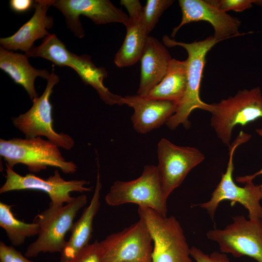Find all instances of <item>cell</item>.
Wrapping results in <instances>:
<instances>
[{"mask_svg": "<svg viewBox=\"0 0 262 262\" xmlns=\"http://www.w3.org/2000/svg\"><path fill=\"white\" fill-rule=\"evenodd\" d=\"M220 11L227 13L232 10L237 12L251 8L254 0H208Z\"/></svg>", "mask_w": 262, "mask_h": 262, "instance_id": "obj_27", "label": "cell"}, {"mask_svg": "<svg viewBox=\"0 0 262 262\" xmlns=\"http://www.w3.org/2000/svg\"><path fill=\"white\" fill-rule=\"evenodd\" d=\"M250 134L241 131L229 147V159L226 171L222 173L219 183L211 195L209 200L197 206L205 209L212 219L219 204L224 200L231 201V205L239 203L248 211L250 219H262V191L261 185H256L253 180L246 181L243 187L237 185L233 179V156L236 149L248 141Z\"/></svg>", "mask_w": 262, "mask_h": 262, "instance_id": "obj_4", "label": "cell"}, {"mask_svg": "<svg viewBox=\"0 0 262 262\" xmlns=\"http://www.w3.org/2000/svg\"><path fill=\"white\" fill-rule=\"evenodd\" d=\"M187 75L186 60L172 59L162 81L144 97L151 99L173 101L179 104L186 90Z\"/></svg>", "mask_w": 262, "mask_h": 262, "instance_id": "obj_21", "label": "cell"}, {"mask_svg": "<svg viewBox=\"0 0 262 262\" xmlns=\"http://www.w3.org/2000/svg\"><path fill=\"white\" fill-rule=\"evenodd\" d=\"M66 262H101L99 242L89 244Z\"/></svg>", "mask_w": 262, "mask_h": 262, "instance_id": "obj_26", "label": "cell"}, {"mask_svg": "<svg viewBox=\"0 0 262 262\" xmlns=\"http://www.w3.org/2000/svg\"><path fill=\"white\" fill-rule=\"evenodd\" d=\"M139 218L147 226L153 242L151 262H193L183 229L174 216H163L138 207Z\"/></svg>", "mask_w": 262, "mask_h": 262, "instance_id": "obj_6", "label": "cell"}, {"mask_svg": "<svg viewBox=\"0 0 262 262\" xmlns=\"http://www.w3.org/2000/svg\"><path fill=\"white\" fill-rule=\"evenodd\" d=\"M51 6V0H34L33 16L13 35L0 38V47L9 50L29 52L36 40L50 34L48 30L53 27L54 22L47 13Z\"/></svg>", "mask_w": 262, "mask_h": 262, "instance_id": "obj_17", "label": "cell"}, {"mask_svg": "<svg viewBox=\"0 0 262 262\" xmlns=\"http://www.w3.org/2000/svg\"><path fill=\"white\" fill-rule=\"evenodd\" d=\"M181 19L174 28L171 36L174 37L178 31L184 25L193 22L206 21L214 29L213 37L223 40L239 34L240 20L222 12L211 4L208 0H180Z\"/></svg>", "mask_w": 262, "mask_h": 262, "instance_id": "obj_14", "label": "cell"}, {"mask_svg": "<svg viewBox=\"0 0 262 262\" xmlns=\"http://www.w3.org/2000/svg\"><path fill=\"white\" fill-rule=\"evenodd\" d=\"M163 42L168 47L180 46L187 52V85L184 96L178 105L175 114L165 123L171 130L180 124L188 128L190 126L189 117L192 112L199 109L209 112L210 104L203 102L199 97V90L203 69L208 52L219 41L213 36L188 43L177 41L167 35L163 37Z\"/></svg>", "mask_w": 262, "mask_h": 262, "instance_id": "obj_1", "label": "cell"}, {"mask_svg": "<svg viewBox=\"0 0 262 262\" xmlns=\"http://www.w3.org/2000/svg\"><path fill=\"white\" fill-rule=\"evenodd\" d=\"M6 165V180L0 188V194L12 191L38 190L47 194L53 204L62 206L74 199L75 197L71 196V192L83 193L92 190L93 187L86 186L89 181L83 180H66L58 169L54 171L53 175L43 179L33 174L21 176Z\"/></svg>", "mask_w": 262, "mask_h": 262, "instance_id": "obj_12", "label": "cell"}, {"mask_svg": "<svg viewBox=\"0 0 262 262\" xmlns=\"http://www.w3.org/2000/svg\"><path fill=\"white\" fill-rule=\"evenodd\" d=\"M101 183L99 170L94 192L89 205L83 211L81 217L74 223L71 235L61 253L60 262H66L89 244L92 236L94 218L100 206Z\"/></svg>", "mask_w": 262, "mask_h": 262, "instance_id": "obj_19", "label": "cell"}, {"mask_svg": "<svg viewBox=\"0 0 262 262\" xmlns=\"http://www.w3.org/2000/svg\"><path fill=\"white\" fill-rule=\"evenodd\" d=\"M70 67L79 75L86 84L92 86L101 99L107 104L122 105L123 97L114 94L103 84V80L107 76V72L103 67H97L87 54L80 56L74 53Z\"/></svg>", "mask_w": 262, "mask_h": 262, "instance_id": "obj_22", "label": "cell"}, {"mask_svg": "<svg viewBox=\"0 0 262 262\" xmlns=\"http://www.w3.org/2000/svg\"><path fill=\"white\" fill-rule=\"evenodd\" d=\"M87 202L83 194L65 205L57 206L49 203V207L37 215L34 222L39 226L38 237L27 247L24 255L28 258L41 253H60L66 245L67 232L70 231L79 211Z\"/></svg>", "mask_w": 262, "mask_h": 262, "instance_id": "obj_3", "label": "cell"}, {"mask_svg": "<svg viewBox=\"0 0 262 262\" xmlns=\"http://www.w3.org/2000/svg\"><path fill=\"white\" fill-rule=\"evenodd\" d=\"M232 219L223 229L207 231V238L216 242L221 252L235 258L247 256L262 262V219H247L243 215L234 216Z\"/></svg>", "mask_w": 262, "mask_h": 262, "instance_id": "obj_9", "label": "cell"}, {"mask_svg": "<svg viewBox=\"0 0 262 262\" xmlns=\"http://www.w3.org/2000/svg\"><path fill=\"white\" fill-rule=\"evenodd\" d=\"M51 3L61 12L67 28L80 38L84 36L81 15L97 25L119 23L126 26L129 21V16L108 0H51Z\"/></svg>", "mask_w": 262, "mask_h": 262, "instance_id": "obj_13", "label": "cell"}, {"mask_svg": "<svg viewBox=\"0 0 262 262\" xmlns=\"http://www.w3.org/2000/svg\"><path fill=\"white\" fill-rule=\"evenodd\" d=\"M74 53L69 51L65 45L54 34H49L43 38L42 43L33 47L25 54L30 57H41L52 62L59 66L70 67Z\"/></svg>", "mask_w": 262, "mask_h": 262, "instance_id": "obj_24", "label": "cell"}, {"mask_svg": "<svg viewBox=\"0 0 262 262\" xmlns=\"http://www.w3.org/2000/svg\"><path fill=\"white\" fill-rule=\"evenodd\" d=\"M172 60L170 54L157 38L147 36L141 56V75L137 95L145 96L163 79Z\"/></svg>", "mask_w": 262, "mask_h": 262, "instance_id": "obj_18", "label": "cell"}, {"mask_svg": "<svg viewBox=\"0 0 262 262\" xmlns=\"http://www.w3.org/2000/svg\"><path fill=\"white\" fill-rule=\"evenodd\" d=\"M25 54L15 53L0 47V68L6 73L15 83L21 85L33 101L38 97L34 86L37 77L48 80L50 75L46 69L32 66Z\"/></svg>", "mask_w": 262, "mask_h": 262, "instance_id": "obj_20", "label": "cell"}, {"mask_svg": "<svg viewBox=\"0 0 262 262\" xmlns=\"http://www.w3.org/2000/svg\"><path fill=\"white\" fill-rule=\"evenodd\" d=\"M211 126L229 147L234 128L262 118V91L259 86L238 91L233 96L210 104Z\"/></svg>", "mask_w": 262, "mask_h": 262, "instance_id": "obj_5", "label": "cell"}, {"mask_svg": "<svg viewBox=\"0 0 262 262\" xmlns=\"http://www.w3.org/2000/svg\"><path fill=\"white\" fill-rule=\"evenodd\" d=\"M253 4H256L262 7V0H254Z\"/></svg>", "mask_w": 262, "mask_h": 262, "instance_id": "obj_32", "label": "cell"}, {"mask_svg": "<svg viewBox=\"0 0 262 262\" xmlns=\"http://www.w3.org/2000/svg\"><path fill=\"white\" fill-rule=\"evenodd\" d=\"M190 252L191 257L196 262H231L227 254L221 252L213 251L208 254L193 246L190 247Z\"/></svg>", "mask_w": 262, "mask_h": 262, "instance_id": "obj_28", "label": "cell"}, {"mask_svg": "<svg viewBox=\"0 0 262 262\" xmlns=\"http://www.w3.org/2000/svg\"><path fill=\"white\" fill-rule=\"evenodd\" d=\"M129 13L124 42L115 55L114 62L120 68L132 66L140 60L147 36L143 20V7L138 0H121Z\"/></svg>", "mask_w": 262, "mask_h": 262, "instance_id": "obj_15", "label": "cell"}, {"mask_svg": "<svg viewBox=\"0 0 262 262\" xmlns=\"http://www.w3.org/2000/svg\"><path fill=\"white\" fill-rule=\"evenodd\" d=\"M101 262H151L153 242L141 219L99 242Z\"/></svg>", "mask_w": 262, "mask_h": 262, "instance_id": "obj_10", "label": "cell"}, {"mask_svg": "<svg viewBox=\"0 0 262 262\" xmlns=\"http://www.w3.org/2000/svg\"><path fill=\"white\" fill-rule=\"evenodd\" d=\"M59 76L54 72V65L46 88L42 95L33 101L31 108L24 114L12 118L14 126L22 132L26 138L44 136L48 140L66 150L74 146V139L68 134L57 133L53 128L52 106L50 97L54 86L59 82Z\"/></svg>", "mask_w": 262, "mask_h": 262, "instance_id": "obj_8", "label": "cell"}, {"mask_svg": "<svg viewBox=\"0 0 262 262\" xmlns=\"http://www.w3.org/2000/svg\"><path fill=\"white\" fill-rule=\"evenodd\" d=\"M34 1L32 0H10V8L17 13H23L29 10L33 6Z\"/></svg>", "mask_w": 262, "mask_h": 262, "instance_id": "obj_30", "label": "cell"}, {"mask_svg": "<svg viewBox=\"0 0 262 262\" xmlns=\"http://www.w3.org/2000/svg\"><path fill=\"white\" fill-rule=\"evenodd\" d=\"M12 205L0 202V226L5 230L13 246L24 244L27 238L38 234L39 226L34 222L27 223L14 216Z\"/></svg>", "mask_w": 262, "mask_h": 262, "instance_id": "obj_23", "label": "cell"}, {"mask_svg": "<svg viewBox=\"0 0 262 262\" xmlns=\"http://www.w3.org/2000/svg\"><path fill=\"white\" fill-rule=\"evenodd\" d=\"M109 206L127 203L147 207L167 216V200L163 194L157 166L146 165L141 175L130 181H115L105 196Z\"/></svg>", "mask_w": 262, "mask_h": 262, "instance_id": "obj_7", "label": "cell"}, {"mask_svg": "<svg viewBox=\"0 0 262 262\" xmlns=\"http://www.w3.org/2000/svg\"><path fill=\"white\" fill-rule=\"evenodd\" d=\"M0 262H34L28 259L13 246L0 242Z\"/></svg>", "mask_w": 262, "mask_h": 262, "instance_id": "obj_29", "label": "cell"}, {"mask_svg": "<svg viewBox=\"0 0 262 262\" xmlns=\"http://www.w3.org/2000/svg\"><path fill=\"white\" fill-rule=\"evenodd\" d=\"M0 155L13 169L16 164H21L33 173L39 172L48 166L59 168L66 174L77 170V165L66 161L57 145L41 137L0 139Z\"/></svg>", "mask_w": 262, "mask_h": 262, "instance_id": "obj_2", "label": "cell"}, {"mask_svg": "<svg viewBox=\"0 0 262 262\" xmlns=\"http://www.w3.org/2000/svg\"><path fill=\"white\" fill-rule=\"evenodd\" d=\"M256 132L258 133L259 135L262 137V125L260 128L257 129L256 130ZM260 175H262V168L259 171L254 173L253 174L241 177H237L236 180H237V181L240 183H245L246 181L253 180V179H255L257 176ZM261 186L262 191V184H261Z\"/></svg>", "mask_w": 262, "mask_h": 262, "instance_id": "obj_31", "label": "cell"}, {"mask_svg": "<svg viewBox=\"0 0 262 262\" xmlns=\"http://www.w3.org/2000/svg\"><path fill=\"white\" fill-rule=\"evenodd\" d=\"M173 0H147L143 7V20L147 35L154 29L164 12L170 7Z\"/></svg>", "mask_w": 262, "mask_h": 262, "instance_id": "obj_25", "label": "cell"}, {"mask_svg": "<svg viewBox=\"0 0 262 262\" xmlns=\"http://www.w3.org/2000/svg\"><path fill=\"white\" fill-rule=\"evenodd\" d=\"M157 155V167L166 200L191 170L205 159L204 155L198 149L178 146L165 138L158 143Z\"/></svg>", "mask_w": 262, "mask_h": 262, "instance_id": "obj_11", "label": "cell"}, {"mask_svg": "<svg viewBox=\"0 0 262 262\" xmlns=\"http://www.w3.org/2000/svg\"><path fill=\"white\" fill-rule=\"evenodd\" d=\"M123 102L133 109L131 119L134 130L141 134L147 133L166 123L178 105L175 102L151 99L138 95L123 97Z\"/></svg>", "mask_w": 262, "mask_h": 262, "instance_id": "obj_16", "label": "cell"}]
</instances>
